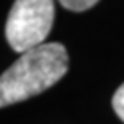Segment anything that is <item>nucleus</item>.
<instances>
[{"label":"nucleus","instance_id":"nucleus-3","mask_svg":"<svg viewBox=\"0 0 124 124\" xmlns=\"http://www.w3.org/2000/svg\"><path fill=\"white\" fill-rule=\"evenodd\" d=\"M63 8L69 11H85L98 3V0H58Z\"/></svg>","mask_w":124,"mask_h":124},{"label":"nucleus","instance_id":"nucleus-4","mask_svg":"<svg viewBox=\"0 0 124 124\" xmlns=\"http://www.w3.org/2000/svg\"><path fill=\"white\" fill-rule=\"evenodd\" d=\"M111 103H113V110L118 115V118L124 123V84L118 87V90L113 95V101Z\"/></svg>","mask_w":124,"mask_h":124},{"label":"nucleus","instance_id":"nucleus-1","mask_svg":"<svg viewBox=\"0 0 124 124\" xmlns=\"http://www.w3.org/2000/svg\"><path fill=\"white\" fill-rule=\"evenodd\" d=\"M68 52L58 42H48L21 53L0 76V108L45 92L68 73Z\"/></svg>","mask_w":124,"mask_h":124},{"label":"nucleus","instance_id":"nucleus-2","mask_svg":"<svg viewBox=\"0 0 124 124\" xmlns=\"http://www.w3.org/2000/svg\"><path fill=\"white\" fill-rule=\"evenodd\" d=\"M55 21L53 0H15L7 18L5 37L18 53L40 47Z\"/></svg>","mask_w":124,"mask_h":124}]
</instances>
